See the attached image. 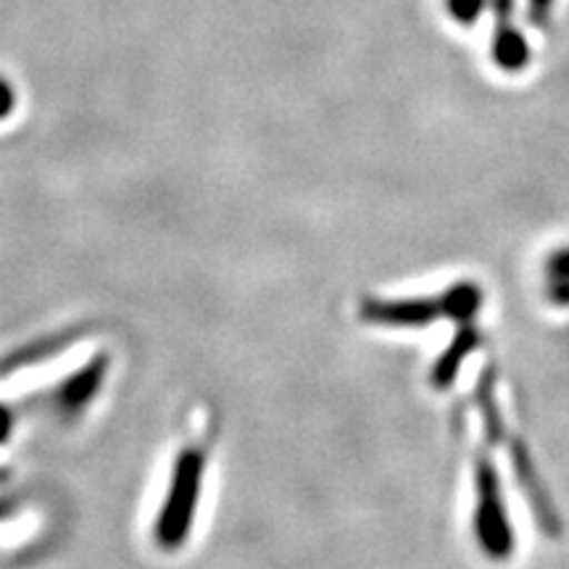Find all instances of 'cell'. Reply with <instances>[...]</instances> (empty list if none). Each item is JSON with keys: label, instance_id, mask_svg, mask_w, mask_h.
I'll return each mask as SVG.
<instances>
[{"label": "cell", "instance_id": "6da1fadb", "mask_svg": "<svg viewBox=\"0 0 569 569\" xmlns=\"http://www.w3.org/2000/svg\"><path fill=\"white\" fill-rule=\"evenodd\" d=\"M198 478H201V457L198 453H184L174 475L172 498H169L167 511H163L159 536L163 543H177L188 530V519L193 515V503L198 496Z\"/></svg>", "mask_w": 569, "mask_h": 569}, {"label": "cell", "instance_id": "7a4b0ae2", "mask_svg": "<svg viewBox=\"0 0 569 569\" xmlns=\"http://www.w3.org/2000/svg\"><path fill=\"white\" fill-rule=\"evenodd\" d=\"M6 432H9V415H6V411L0 409V440L6 438Z\"/></svg>", "mask_w": 569, "mask_h": 569}]
</instances>
